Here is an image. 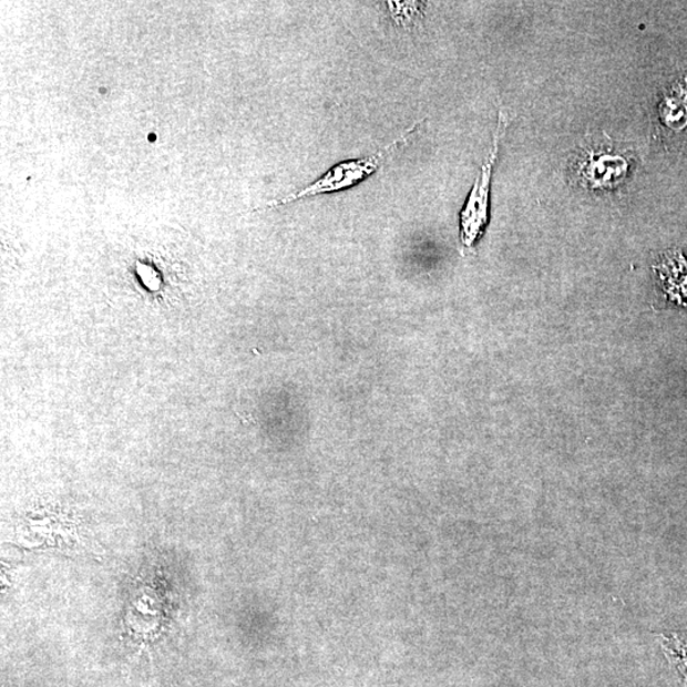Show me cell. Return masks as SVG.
<instances>
[{
  "label": "cell",
  "mask_w": 687,
  "mask_h": 687,
  "mask_svg": "<svg viewBox=\"0 0 687 687\" xmlns=\"http://www.w3.org/2000/svg\"><path fill=\"white\" fill-rule=\"evenodd\" d=\"M420 123L422 122L412 124L408 131L401 133L397 140L384 145V147L371 154V156L342 161L338 163V165L332 166L328 172H325V174L315 180L314 183L300 188V191L281 197V199L266 203L263 209H270L275 208V206L295 203L306 199V197L309 196L346 192L348 188L366 182L369 176H372L375 172L382 166V163L388 160L394 151L399 150L401 144H406L409 141L410 134L417 131V126Z\"/></svg>",
  "instance_id": "cell-1"
},
{
  "label": "cell",
  "mask_w": 687,
  "mask_h": 687,
  "mask_svg": "<svg viewBox=\"0 0 687 687\" xmlns=\"http://www.w3.org/2000/svg\"><path fill=\"white\" fill-rule=\"evenodd\" d=\"M632 161L628 154L614 147L608 137L582 145L571 162V176L591 192L615 191L629 176Z\"/></svg>",
  "instance_id": "cell-2"
},
{
  "label": "cell",
  "mask_w": 687,
  "mask_h": 687,
  "mask_svg": "<svg viewBox=\"0 0 687 687\" xmlns=\"http://www.w3.org/2000/svg\"><path fill=\"white\" fill-rule=\"evenodd\" d=\"M505 127V116L501 110L500 116H498L492 150L489 152L484 165L481 166L480 175L460 213V240L463 248L474 247L488 226L493 171L498 154H500V144Z\"/></svg>",
  "instance_id": "cell-3"
},
{
  "label": "cell",
  "mask_w": 687,
  "mask_h": 687,
  "mask_svg": "<svg viewBox=\"0 0 687 687\" xmlns=\"http://www.w3.org/2000/svg\"><path fill=\"white\" fill-rule=\"evenodd\" d=\"M659 116L671 131L680 132L687 126V80L666 94L659 105Z\"/></svg>",
  "instance_id": "cell-4"
}]
</instances>
